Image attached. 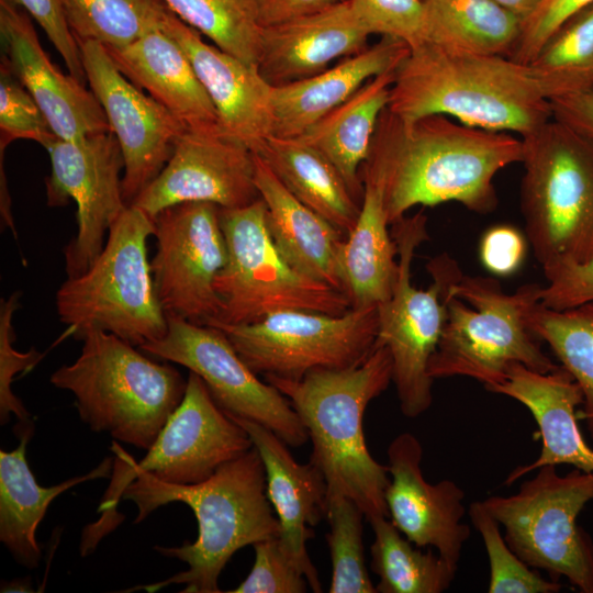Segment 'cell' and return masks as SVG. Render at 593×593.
<instances>
[{"label":"cell","instance_id":"816d5d0a","mask_svg":"<svg viewBox=\"0 0 593 593\" xmlns=\"http://www.w3.org/2000/svg\"><path fill=\"white\" fill-rule=\"evenodd\" d=\"M1 592H32L30 580L15 579L9 582H2Z\"/></svg>","mask_w":593,"mask_h":593},{"label":"cell","instance_id":"2e32d148","mask_svg":"<svg viewBox=\"0 0 593 593\" xmlns=\"http://www.w3.org/2000/svg\"><path fill=\"white\" fill-rule=\"evenodd\" d=\"M154 223L157 250L150 269L165 314L202 325L219 321L215 280L227 261L220 206L181 203L161 211Z\"/></svg>","mask_w":593,"mask_h":593},{"label":"cell","instance_id":"681fc988","mask_svg":"<svg viewBox=\"0 0 593 593\" xmlns=\"http://www.w3.org/2000/svg\"><path fill=\"white\" fill-rule=\"evenodd\" d=\"M345 0H254L262 27L315 13Z\"/></svg>","mask_w":593,"mask_h":593},{"label":"cell","instance_id":"f546056e","mask_svg":"<svg viewBox=\"0 0 593 593\" xmlns=\"http://www.w3.org/2000/svg\"><path fill=\"white\" fill-rule=\"evenodd\" d=\"M394 72L368 80L299 136L337 168L359 202L363 195L360 169L368 158L379 119L388 108Z\"/></svg>","mask_w":593,"mask_h":593},{"label":"cell","instance_id":"60d3db41","mask_svg":"<svg viewBox=\"0 0 593 593\" xmlns=\"http://www.w3.org/2000/svg\"><path fill=\"white\" fill-rule=\"evenodd\" d=\"M21 292H13L0 301V421L7 424L14 414L20 423H30V414L14 395L11 384L19 372L29 371L45 356L34 347L22 353L14 348L13 316L20 307Z\"/></svg>","mask_w":593,"mask_h":593},{"label":"cell","instance_id":"6da1fadb","mask_svg":"<svg viewBox=\"0 0 593 593\" xmlns=\"http://www.w3.org/2000/svg\"><path fill=\"white\" fill-rule=\"evenodd\" d=\"M522 157V138L512 133L443 114L404 123L385 109L361 169L381 181L391 225L416 205L458 202L477 213L493 211L495 175Z\"/></svg>","mask_w":593,"mask_h":593},{"label":"cell","instance_id":"d590c367","mask_svg":"<svg viewBox=\"0 0 593 593\" xmlns=\"http://www.w3.org/2000/svg\"><path fill=\"white\" fill-rule=\"evenodd\" d=\"M220 49L257 66L262 26L254 0H161Z\"/></svg>","mask_w":593,"mask_h":593},{"label":"cell","instance_id":"ab89813d","mask_svg":"<svg viewBox=\"0 0 593 593\" xmlns=\"http://www.w3.org/2000/svg\"><path fill=\"white\" fill-rule=\"evenodd\" d=\"M0 147L16 139L34 141L42 146L56 136L26 88L1 64L0 66Z\"/></svg>","mask_w":593,"mask_h":593},{"label":"cell","instance_id":"f6af8a7d","mask_svg":"<svg viewBox=\"0 0 593 593\" xmlns=\"http://www.w3.org/2000/svg\"><path fill=\"white\" fill-rule=\"evenodd\" d=\"M43 29L70 75L87 80L79 44L72 34L63 0H14Z\"/></svg>","mask_w":593,"mask_h":593},{"label":"cell","instance_id":"ba28073f","mask_svg":"<svg viewBox=\"0 0 593 593\" xmlns=\"http://www.w3.org/2000/svg\"><path fill=\"white\" fill-rule=\"evenodd\" d=\"M154 234V219L128 205L88 270L67 278L57 290L65 336L81 340L89 332L102 331L139 347L166 334L167 317L147 258V239Z\"/></svg>","mask_w":593,"mask_h":593},{"label":"cell","instance_id":"7a4b0ae2","mask_svg":"<svg viewBox=\"0 0 593 593\" xmlns=\"http://www.w3.org/2000/svg\"><path fill=\"white\" fill-rule=\"evenodd\" d=\"M556 97L553 85L530 64L423 43L395 69L387 109L404 123L443 114L524 137L552 119Z\"/></svg>","mask_w":593,"mask_h":593},{"label":"cell","instance_id":"8992f818","mask_svg":"<svg viewBox=\"0 0 593 593\" xmlns=\"http://www.w3.org/2000/svg\"><path fill=\"white\" fill-rule=\"evenodd\" d=\"M541 288L530 283L507 294L492 278L462 273L446 296V322L429 376L468 377L490 391L505 381L513 363L545 373L557 369L526 320L540 302Z\"/></svg>","mask_w":593,"mask_h":593},{"label":"cell","instance_id":"c3c4849f","mask_svg":"<svg viewBox=\"0 0 593 593\" xmlns=\"http://www.w3.org/2000/svg\"><path fill=\"white\" fill-rule=\"evenodd\" d=\"M550 102L552 119L593 144V90L557 97Z\"/></svg>","mask_w":593,"mask_h":593},{"label":"cell","instance_id":"7bdbcfd3","mask_svg":"<svg viewBox=\"0 0 593 593\" xmlns=\"http://www.w3.org/2000/svg\"><path fill=\"white\" fill-rule=\"evenodd\" d=\"M255 562L232 593H303L309 582L279 536L253 545Z\"/></svg>","mask_w":593,"mask_h":593},{"label":"cell","instance_id":"8d00e7d4","mask_svg":"<svg viewBox=\"0 0 593 593\" xmlns=\"http://www.w3.org/2000/svg\"><path fill=\"white\" fill-rule=\"evenodd\" d=\"M529 64L557 97L593 90V3L561 24Z\"/></svg>","mask_w":593,"mask_h":593},{"label":"cell","instance_id":"d6a6232c","mask_svg":"<svg viewBox=\"0 0 593 593\" xmlns=\"http://www.w3.org/2000/svg\"><path fill=\"white\" fill-rule=\"evenodd\" d=\"M388 518L369 521L374 535L370 567L379 578L377 593H441L448 590L457 570L437 552H423L413 546Z\"/></svg>","mask_w":593,"mask_h":593},{"label":"cell","instance_id":"4316f807","mask_svg":"<svg viewBox=\"0 0 593 593\" xmlns=\"http://www.w3.org/2000/svg\"><path fill=\"white\" fill-rule=\"evenodd\" d=\"M255 184L282 257L302 275L345 292L342 251L346 235L299 201L255 154Z\"/></svg>","mask_w":593,"mask_h":593},{"label":"cell","instance_id":"4fadbf2b","mask_svg":"<svg viewBox=\"0 0 593 593\" xmlns=\"http://www.w3.org/2000/svg\"><path fill=\"white\" fill-rule=\"evenodd\" d=\"M256 373L300 380L317 369L340 370L362 362L377 338V307L340 315L288 310L249 324L214 323Z\"/></svg>","mask_w":593,"mask_h":593},{"label":"cell","instance_id":"d6986e66","mask_svg":"<svg viewBox=\"0 0 593 593\" xmlns=\"http://www.w3.org/2000/svg\"><path fill=\"white\" fill-rule=\"evenodd\" d=\"M423 447L411 433L398 435L388 447L390 482L385 502L390 521L413 545L430 547L458 570L470 527L463 524L465 491L445 479L430 483L422 470Z\"/></svg>","mask_w":593,"mask_h":593},{"label":"cell","instance_id":"bcb514c9","mask_svg":"<svg viewBox=\"0 0 593 593\" xmlns=\"http://www.w3.org/2000/svg\"><path fill=\"white\" fill-rule=\"evenodd\" d=\"M540 303L555 310H564L593 302V255L582 262L567 264L546 276Z\"/></svg>","mask_w":593,"mask_h":593},{"label":"cell","instance_id":"d4e9b609","mask_svg":"<svg viewBox=\"0 0 593 593\" xmlns=\"http://www.w3.org/2000/svg\"><path fill=\"white\" fill-rule=\"evenodd\" d=\"M401 40L381 36L372 46L312 77L272 86L273 135L299 137L368 80L395 70L410 53Z\"/></svg>","mask_w":593,"mask_h":593},{"label":"cell","instance_id":"ac0fdd59","mask_svg":"<svg viewBox=\"0 0 593 593\" xmlns=\"http://www.w3.org/2000/svg\"><path fill=\"white\" fill-rule=\"evenodd\" d=\"M254 177L255 154L222 127L186 128L163 170L130 205L153 219L187 202L242 208L260 198Z\"/></svg>","mask_w":593,"mask_h":593},{"label":"cell","instance_id":"83f0119b","mask_svg":"<svg viewBox=\"0 0 593 593\" xmlns=\"http://www.w3.org/2000/svg\"><path fill=\"white\" fill-rule=\"evenodd\" d=\"M20 424L19 446L12 451H0V540L19 564L35 569L41 560L35 533L48 505L75 485L111 477L114 458L103 459L97 468L83 475L44 488L36 482L25 457L33 425Z\"/></svg>","mask_w":593,"mask_h":593},{"label":"cell","instance_id":"74e56055","mask_svg":"<svg viewBox=\"0 0 593 593\" xmlns=\"http://www.w3.org/2000/svg\"><path fill=\"white\" fill-rule=\"evenodd\" d=\"M326 541L332 561L329 593H377L365 562L360 507L346 496L327 500Z\"/></svg>","mask_w":593,"mask_h":593},{"label":"cell","instance_id":"30bf717a","mask_svg":"<svg viewBox=\"0 0 593 593\" xmlns=\"http://www.w3.org/2000/svg\"><path fill=\"white\" fill-rule=\"evenodd\" d=\"M426 223L427 216L419 211L391 224L398 248L396 278L390 298L377 307L374 346L390 351L392 382L406 417H417L432 405L434 379L428 363L445 326L447 293L462 275L456 260L441 254L427 264L432 284L426 289L412 284L415 250L428 239Z\"/></svg>","mask_w":593,"mask_h":593},{"label":"cell","instance_id":"7dc6e473","mask_svg":"<svg viewBox=\"0 0 593 593\" xmlns=\"http://www.w3.org/2000/svg\"><path fill=\"white\" fill-rule=\"evenodd\" d=\"M525 237L511 225L489 228L480 242V259L496 276H510L523 264L526 254Z\"/></svg>","mask_w":593,"mask_h":593},{"label":"cell","instance_id":"cb8c5ba5","mask_svg":"<svg viewBox=\"0 0 593 593\" xmlns=\"http://www.w3.org/2000/svg\"><path fill=\"white\" fill-rule=\"evenodd\" d=\"M490 392L512 398L527 407L541 436L538 458L529 465L516 467L507 475L505 484L511 485L547 465H569L593 472V449L586 444L575 415V407L583 404V393L563 367L545 373L513 363L505 381Z\"/></svg>","mask_w":593,"mask_h":593},{"label":"cell","instance_id":"603a6c76","mask_svg":"<svg viewBox=\"0 0 593 593\" xmlns=\"http://www.w3.org/2000/svg\"><path fill=\"white\" fill-rule=\"evenodd\" d=\"M371 34L349 0L262 27L258 70L271 86L299 81L327 69L332 61L367 47Z\"/></svg>","mask_w":593,"mask_h":593},{"label":"cell","instance_id":"b9f144b4","mask_svg":"<svg viewBox=\"0 0 593 593\" xmlns=\"http://www.w3.org/2000/svg\"><path fill=\"white\" fill-rule=\"evenodd\" d=\"M354 13L372 35L390 36L410 48L425 42L423 0H349Z\"/></svg>","mask_w":593,"mask_h":593},{"label":"cell","instance_id":"ffe728a7","mask_svg":"<svg viewBox=\"0 0 593 593\" xmlns=\"http://www.w3.org/2000/svg\"><path fill=\"white\" fill-rule=\"evenodd\" d=\"M0 36L1 64L31 93L57 137L78 139L111 132L94 93L52 63L30 15L14 0H0Z\"/></svg>","mask_w":593,"mask_h":593},{"label":"cell","instance_id":"f35d334b","mask_svg":"<svg viewBox=\"0 0 593 593\" xmlns=\"http://www.w3.org/2000/svg\"><path fill=\"white\" fill-rule=\"evenodd\" d=\"M469 516L483 540L489 567V593H557L562 585L546 580L525 563L508 546L500 532L499 522L482 501L472 502Z\"/></svg>","mask_w":593,"mask_h":593},{"label":"cell","instance_id":"5bb4252c","mask_svg":"<svg viewBox=\"0 0 593 593\" xmlns=\"http://www.w3.org/2000/svg\"><path fill=\"white\" fill-rule=\"evenodd\" d=\"M167 332L138 348L198 374L214 402L228 415L261 424L288 446L301 447L309 435L290 401L259 380L222 329L166 315Z\"/></svg>","mask_w":593,"mask_h":593},{"label":"cell","instance_id":"f907efd6","mask_svg":"<svg viewBox=\"0 0 593 593\" xmlns=\"http://www.w3.org/2000/svg\"><path fill=\"white\" fill-rule=\"evenodd\" d=\"M497 4L502 5L514 15H516L523 23L536 10L541 0H493Z\"/></svg>","mask_w":593,"mask_h":593},{"label":"cell","instance_id":"44dd1931","mask_svg":"<svg viewBox=\"0 0 593 593\" xmlns=\"http://www.w3.org/2000/svg\"><path fill=\"white\" fill-rule=\"evenodd\" d=\"M161 29L187 54L215 108L221 127L258 154L273 135L272 86L258 67L208 44L170 10Z\"/></svg>","mask_w":593,"mask_h":593},{"label":"cell","instance_id":"484cf974","mask_svg":"<svg viewBox=\"0 0 593 593\" xmlns=\"http://www.w3.org/2000/svg\"><path fill=\"white\" fill-rule=\"evenodd\" d=\"M107 48V47H105ZM116 68L188 130L221 127L215 108L181 46L163 29L107 48Z\"/></svg>","mask_w":593,"mask_h":593},{"label":"cell","instance_id":"e575fe53","mask_svg":"<svg viewBox=\"0 0 593 593\" xmlns=\"http://www.w3.org/2000/svg\"><path fill=\"white\" fill-rule=\"evenodd\" d=\"M77 41L123 47L161 29L169 9L161 0H63Z\"/></svg>","mask_w":593,"mask_h":593},{"label":"cell","instance_id":"277c9868","mask_svg":"<svg viewBox=\"0 0 593 593\" xmlns=\"http://www.w3.org/2000/svg\"><path fill=\"white\" fill-rule=\"evenodd\" d=\"M265 378L290 401L305 427L312 441L310 461L326 481V501L346 496L360 507L368 522L389 517L388 467L369 452L362 427L368 404L392 382L389 349L373 346L356 366L313 370L300 380Z\"/></svg>","mask_w":593,"mask_h":593},{"label":"cell","instance_id":"8fae6325","mask_svg":"<svg viewBox=\"0 0 593 593\" xmlns=\"http://www.w3.org/2000/svg\"><path fill=\"white\" fill-rule=\"evenodd\" d=\"M220 222L227 261L215 280L222 310L214 323L249 324L288 310L340 315L351 309L345 292L302 275L282 257L261 198L242 208H220Z\"/></svg>","mask_w":593,"mask_h":593},{"label":"cell","instance_id":"836d02e7","mask_svg":"<svg viewBox=\"0 0 593 593\" xmlns=\"http://www.w3.org/2000/svg\"><path fill=\"white\" fill-rule=\"evenodd\" d=\"M533 334L549 345L583 393L582 418L593 439V302L555 310L540 302L527 314Z\"/></svg>","mask_w":593,"mask_h":593},{"label":"cell","instance_id":"5b68a950","mask_svg":"<svg viewBox=\"0 0 593 593\" xmlns=\"http://www.w3.org/2000/svg\"><path fill=\"white\" fill-rule=\"evenodd\" d=\"M79 357L51 376V383L75 396L92 432L148 450L181 403L187 380L114 334H86Z\"/></svg>","mask_w":593,"mask_h":593},{"label":"cell","instance_id":"7c38bea8","mask_svg":"<svg viewBox=\"0 0 593 593\" xmlns=\"http://www.w3.org/2000/svg\"><path fill=\"white\" fill-rule=\"evenodd\" d=\"M593 501V472L572 469L564 475L547 465L508 496L483 500L504 528L511 549L552 580L564 577L582 593H593V541L577 518Z\"/></svg>","mask_w":593,"mask_h":593},{"label":"cell","instance_id":"3957f363","mask_svg":"<svg viewBox=\"0 0 593 593\" xmlns=\"http://www.w3.org/2000/svg\"><path fill=\"white\" fill-rule=\"evenodd\" d=\"M123 499L137 506L134 523L144 521L159 506L182 502L194 513L199 530L191 544L154 547L163 556L186 562V571L123 592L154 593L183 584L182 593H219L220 574L237 550L280 535L278 517L266 493L264 463L254 446L192 485L165 483L142 473L127 485Z\"/></svg>","mask_w":593,"mask_h":593},{"label":"cell","instance_id":"1f68e13d","mask_svg":"<svg viewBox=\"0 0 593 593\" xmlns=\"http://www.w3.org/2000/svg\"><path fill=\"white\" fill-rule=\"evenodd\" d=\"M425 42L469 54L510 57L523 22L493 0H423Z\"/></svg>","mask_w":593,"mask_h":593},{"label":"cell","instance_id":"f1b7e54d","mask_svg":"<svg viewBox=\"0 0 593 593\" xmlns=\"http://www.w3.org/2000/svg\"><path fill=\"white\" fill-rule=\"evenodd\" d=\"M363 195L355 226L342 251L344 290L351 307H378L393 289L398 271V248L390 234L380 180L360 170Z\"/></svg>","mask_w":593,"mask_h":593},{"label":"cell","instance_id":"4dcf8cb0","mask_svg":"<svg viewBox=\"0 0 593 593\" xmlns=\"http://www.w3.org/2000/svg\"><path fill=\"white\" fill-rule=\"evenodd\" d=\"M258 155L281 183L303 204L346 236L356 224L360 204L337 168L300 137L271 135Z\"/></svg>","mask_w":593,"mask_h":593},{"label":"cell","instance_id":"9a60e30c","mask_svg":"<svg viewBox=\"0 0 593 593\" xmlns=\"http://www.w3.org/2000/svg\"><path fill=\"white\" fill-rule=\"evenodd\" d=\"M49 156L46 179L48 206L75 201L77 233L64 249L67 278L92 265L103 249L112 225L128 206L122 194L124 160L112 132L78 139L53 136L43 146Z\"/></svg>","mask_w":593,"mask_h":593},{"label":"cell","instance_id":"7402d4cb","mask_svg":"<svg viewBox=\"0 0 593 593\" xmlns=\"http://www.w3.org/2000/svg\"><path fill=\"white\" fill-rule=\"evenodd\" d=\"M228 416L247 432L262 460L266 493L277 514L283 546L310 588L316 593L322 592L317 571L306 549L307 540L314 537L311 527L326 515L327 485L322 471L311 461L299 463L288 445L266 426Z\"/></svg>","mask_w":593,"mask_h":593},{"label":"cell","instance_id":"52a82bcc","mask_svg":"<svg viewBox=\"0 0 593 593\" xmlns=\"http://www.w3.org/2000/svg\"><path fill=\"white\" fill-rule=\"evenodd\" d=\"M521 138V208L546 277L593 255V144L555 119Z\"/></svg>","mask_w":593,"mask_h":593},{"label":"cell","instance_id":"ee69618b","mask_svg":"<svg viewBox=\"0 0 593 593\" xmlns=\"http://www.w3.org/2000/svg\"><path fill=\"white\" fill-rule=\"evenodd\" d=\"M592 3L593 0H541L523 23L519 40L510 57L522 64L532 63L561 24Z\"/></svg>","mask_w":593,"mask_h":593},{"label":"cell","instance_id":"9c48e42d","mask_svg":"<svg viewBox=\"0 0 593 593\" xmlns=\"http://www.w3.org/2000/svg\"><path fill=\"white\" fill-rule=\"evenodd\" d=\"M253 447L247 432L213 400L203 380L189 372L184 396L147 455L135 461L113 441L111 483L101 500L100 518L82 530L80 553H91L124 519L118 504L139 474L170 484L192 485L209 479L222 465Z\"/></svg>","mask_w":593,"mask_h":593},{"label":"cell","instance_id":"e0dca14e","mask_svg":"<svg viewBox=\"0 0 593 593\" xmlns=\"http://www.w3.org/2000/svg\"><path fill=\"white\" fill-rule=\"evenodd\" d=\"M77 42L87 81L122 150V194L130 205L163 170L186 127L118 69L103 45Z\"/></svg>","mask_w":593,"mask_h":593}]
</instances>
